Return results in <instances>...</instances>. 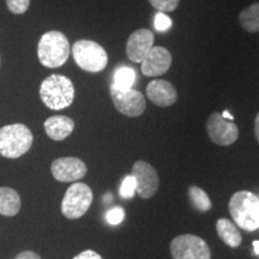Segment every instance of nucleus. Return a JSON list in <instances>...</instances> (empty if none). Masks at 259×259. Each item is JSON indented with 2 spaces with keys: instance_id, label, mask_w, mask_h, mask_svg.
Instances as JSON below:
<instances>
[{
  "instance_id": "obj_24",
  "label": "nucleus",
  "mask_w": 259,
  "mask_h": 259,
  "mask_svg": "<svg viewBox=\"0 0 259 259\" xmlns=\"http://www.w3.org/2000/svg\"><path fill=\"white\" fill-rule=\"evenodd\" d=\"M107 222L112 226H116V225H120V223L124 221L125 219V210L121 208V206H115L109 210L107 212Z\"/></svg>"
},
{
  "instance_id": "obj_30",
  "label": "nucleus",
  "mask_w": 259,
  "mask_h": 259,
  "mask_svg": "<svg viewBox=\"0 0 259 259\" xmlns=\"http://www.w3.org/2000/svg\"><path fill=\"white\" fill-rule=\"evenodd\" d=\"M223 118H226V119H228V120H232L233 121V116L231 115V114H229V113L228 112H223Z\"/></svg>"
},
{
  "instance_id": "obj_1",
  "label": "nucleus",
  "mask_w": 259,
  "mask_h": 259,
  "mask_svg": "<svg viewBox=\"0 0 259 259\" xmlns=\"http://www.w3.org/2000/svg\"><path fill=\"white\" fill-rule=\"evenodd\" d=\"M74 94L72 80L63 74H51L40 87L42 102L53 111H60L72 105Z\"/></svg>"
},
{
  "instance_id": "obj_11",
  "label": "nucleus",
  "mask_w": 259,
  "mask_h": 259,
  "mask_svg": "<svg viewBox=\"0 0 259 259\" xmlns=\"http://www.w3.org/2000/svg\"><path fill=\"white\" fill-rule=\"evenodd\" d=\"M52 176L60 183H74L85 177L87 164L77 157H60L51 166Z\"/></svg>"
},
{
  "instance_id": "obj_15",
  "label": "nucleus",
  "mask_w": 259,
  "mask_h": 259,
  "mask_svg": "<svg viewBox=\"0 0 259 259\" xmlns=\"http://www.w3.org/2000/svg\"><path fill=\"white\" fill-rule=\"evenodd\" d=\"M44 126L48 137L56 142H61L73 132L74 121L69 116L53 115L45 121Z\"/></svg>"
},
{
  "instance_id": "obj_5",
  "label": "nucleus",
  "mask_w": 259,
  "mask_h": 259,
  "mask_svg": "<svg viewBox=\"0 0 259 259\" xmlns=\"http://www.w3.org/2000/svg\"><path fill=\"white\" fill-rule=\"evenodd\" d=\"M73 59L80 69L90 73L101 72L108 64V56L101 45L92 40H78L72 46Z\"/></svg>"
},
{
  "instance_id": "obj_21",
  "label": "nucleus",
  "mask_w": 259,
  "mask_h": 259,
  "mask_svg": "<svg viewBox=\"0 0 259 259\" xmlns=\"http://www.w3.org/2000/svg\"><path fill=\"white\" fill-rule=\"evenodd\" d=\"M149 3L154 9L167 14V12L174 11L179 6L180 0H149Z\"/></svg>"
},
{
  "instance_id": "obj_9",
  "label": "nucleus",
  "mask_w": 259,
  "mask_h": 259,
  "mask_svg": "<svg viewBox=\"0 0 259 259\" xmlns=\"http://www.w3.org/2000/svg\"><path fill=\"white\" fill-rule=\"evenodd\" d=\"M206 132L212 143L228 147L239 137V128L234 122L223 118L221 113L213 112L206 121Z\"/></svg>"
},
{
  "instance_id": "obj_17",
  "label": "nucleus",
  "mask_w": 259,
  "mask_h": 259,
  "mask_svg": "<svg viewBox=\"0 0 259 259\" xmlns=\"http://www.w3.org/2000/svg\"><path fill=\"white\" fill-rule=\"evenodd\" d=\"M216 231L221 240L229 247H238L241 244V234L236 226L227 219H219L216 222Z\"/></svg>"
},
{
  "instance_id": "obj_22",
  "label": "nucleus",
  "mask_w": 259,
  "mask_h": 259,
  "mask_svg": "<svg viewBox=\"0 0 259 259\" xmlns=\"http://www.w3.org/2000/svg\"><path fill=\"white\" fill-rule=\"evenodd\" d=\"M136 193V180L135 178L130 174V176L125 177L122 180V184L120 186V196L122 198H132Z\"/></svg>"
},
{
  "instance_id": "obj_23",
  "label": "nucleus",
  "mask_w": 259,
  "mask_h": 259,
  "mask_svg": "<svg viewBox=\"0 0 259 259\" xmlns=\"http://www.w3.org/2000/svg\"><path fill=\"white\" fill-rule=\"evenodd\" d=\"M6 6L12 14L22 15L27 12V10L30 6L31 0H5Z\"/></svg>"
},
{
  "instance_id": "obj_29",
  "label": "nucleus",
  "mask_w": 259,
  "mask_h": 259,
  "mask_svg": "<svg viewBox=\"0 0 259 259\" xmlns=\"http://www.w3.org/2000/svg\"><path fill=\"white\" fill-rule=\"evenodd\" d=\"M253 248H254L255 254H258V255H259V241H258V240L253 241Z\"/></svg>"
},
{
  "instance_id": "obj_25",
  "label": "nucleus",
  "mask_w": 259,
  "mask_h": 259,
  "mask_svg": "<svg viewBox=\"0 0 259 259\" xmlns=\"http://www.w3.org/2000/svg\"><path fill=\"white\" fill-rule=\"evenodd\" d=\"M155 27L158 31H166L171 27V19L163 12H158L155 16Z\"/></svg>"
},
{
  "instance_id": "obj_16",
  "label": "nucleus",
  "mask_w": 259,
  "mask_h": 259,
  "mask_svg": "<svg viewBox=\"0 0 259 259\" xmlns=\"http://www.w3.org/2000/svg\"><path fill=\"white\" fill-rule=\"evenodd\" d=\"M21 205V197L17 191L10 187H0V215L8 218L17 215Z\"/></svg>"
},
{
  "instance_id": "obj_27",
  "label": "nucleus",
  "mask_w": 259,
  "mask_h": 259,
  "mask_svg": "<svg viewBox=\"0 0 259 259\" xmlns=\"http://www.w3.org/2000/svg\"><path fill=\"white\" fill-rule=\"evenodd\" d=\"M15 259H42L40 255H38L36 252L34 251H23L21 253H18L16 255Z\"/></svg>"
},
{
  "instance_id": "obj_6",
  "label": "nucleus",
  "mask_w": 259,
  "mask_h": 259,
  "mask_svg": "<svg viewBox=\"0 0 259 259\" xmlns=\"http://www.w3.org/2000/svg\"><path fill=\"white\" fill-rule=\"evenodd\" d=\"M93 198V191L87 184L74 183L65 192L61 202V212L69 220L82 218L92 205Z\"/></svg>"
},
{
  "instance_id": "obj_20",
  "label": "nucleus",
  "mask_w": 259,
  "mask_h": 259,
  "mask_svg": "<svg viewBox=\"0 0 259 259\" xmlns=\"http://www.w3.org/2000/svg\"><path fill=\"white\" fill-rule=\"evenodd\" d=\"M135 79H136L135 70L124 66L115 71L113 84L120 89H131Z\"/></svg>"
},
{
  "instance_id": "obj_4",
  "label": "nucleus",
  "mask_w": 259,
  "mask_h": 259,
  "mask_svg": "<svg viewBox=\"0 0 259 259\" xmlns=\"http://www.w3.org/2000/svg\"><path fill=\"white\" fill-rule=\"evenodd\" d=\"M34 136L27 125L10 124L0 128V155L6 158H18L30 150Z\"/></svg>"
},
{
  "instance_id": "obj_2",
  "label": "nucleus",
  "mask_w": 259,
  "mask_h": 259,
  "mask_svg": "<svg viewBox=\"0 0 259 259\" xmlns=\"http://www.w3.org/2000/svg\"><path fill=\"white\" fill-rule=\"evenodd\" d=\"M70 42L61 31L51 30L42 35L37 44L40 63L48 69L63 66L70 57Z\"/></svg>"
},
{
  "instance_id": "obj_7",
  "label": "nucleus",
  "mask_w": 259,
  "mask_h": 259,
  "mask_svg": "<svg viewBox=\"0 0 259 259\" xmlns=\"http://www.w3.org/2000/svg\"><path fill=\"white\" fill-rule=\"evenodd\" d=\"M173 259H211V250L202 238L184 234L174 238L170 242Z\"/></svg>"
},
{
  "instance_id": "obj_18",
  "label": "nucleus",
  "mask_w": 259,
  "mask_h": 259,
  "mask_svg": "<svg viewBox=\"0 0 259 259\" xmlns=\"http://www.w3.org/2000/svg\"><path fill=\"white\" fill-rule=\"evenodd\" d=\"M239 22L246 31L259 32V3H254L242 10L239 15Z\"/></svg>"
},
{
  "instance_id": "obj_14",
  "label": "nucleus",
  "mask_w": 259,
  "mask_h": 259,
  "mask_svg": "<svg viewBox=\"0 0 259 259\" xmlns=\"http://www.w3.org/2000/svg\"><path fill=\"white\" fill-rule=\"evenodd\" d=\"M147 96L158 107H170L178 101L176 87L164 79L151 80L147 85Z\"/></svg>"
},
{
  "instance_id": "obj_3",
  "label": "nucleus",
  "mask_w": 259,
  "mask_h": 259,
  "mask_svg": "<svg viewBox=\"0 0 259 259\" xmlns=\"http://www.w3.org/2000/svg\"><path fill=\"white\" fill-rule=\"evenodd\" d=\"M229 212L234 222L247 232L259 228V198L250 191H238L229 200Z\"/></svg>"
},
{
  "instance_id": "obj_19",
  "label": "nucleus",
  "mask_w": 259,
  "mask_h": 259,
  "mask_svg": "<svg viewBox=\"0 0 259 259\" xmlns=\"http://www.w3.org/2000/svg\"><path fill=\"white\" fill-rule=\"evenodd\" d=\"M189 198L194 209H197L200 212L209 211L212 208V203L210 200L206 192L198 186H190L189 187Z\"/></svg>"
},
{
  "instance_id": "obj_8",
  "label": "nucleus",
  "mask_w": 259,
  "mask_h": 259,
  "mask_svg": "<svg viewBox=\"0 0 259 259\" xmlns=\"http://www.w3.org/2000/svg\"><path fill=\"white\" fill-rule=\"evenodd\" d=\"M111 99L116 111L130 118H137L145 111V97L141 92L134 89H120L111 85Z\"/></svg>"
},
{
  "instance_id": "obj_13",
  "label": "nucleus",
  "mask_w": 259,
  "mask_h": 259,
  "mask_svg": "<svg viewBox=\"0 0 259 259\" xmlns=\"http://www.w3.org/2000/svg\"><path fill=\"white\" fill-rule=\"evenodd\" d=\"M171 54L167 48L154 46L142 61V73L147 77L162 76L169 70Z\"/></svg>"
},
{
  "instance_id": "obj_26",
  "label": "nucleus",
  "mask_w": 259,
  "mask_h": 259,
  "mask_svg": "<svg viewBox=\"0 0 259 259\" xmlns=\"http://www.w3.org/2000/svg\"><path fill=\"white\" fill-rule=\"evenodd\" d=\"M73 259H102V257L95 251L85 250V251L80 252L79 254H77Z\"/></svg>"
},
{
  "instance_id": "obj_12",
  "label": "nucleus",
  "mask_w": 259,
  "mask_h": 259,
  "mask_svg": "<svg viewBox=\"0 0 259 259\" xmlns=\"http://www.w3.org/2000/svg\"><path fill=\"white\" fill-rule=\"evenodd\" d=\"M154 32L149 29H138L132 32L126 42V54L132 63H142L154 47Z\"/></svg>"
},
{
  "instance_id": "obj_28",
  "label": "nucleus",
  "mask_w": 259,
  "mask_h": 259,
  "mask_svg": "<svg viewBox=\"0 0 259 259\" xmlns=\"http://www.w3.org/2000/svg\"><path fill=\"white\" fill-rule=\"evenodd\" d=\"M254 135L259 143V113L257 114V116H255V120H254Z\"/></svg>"
},
{
  "instance_id": "obj_10",
  "label": "nucleus",
  "mask_w": 259,
  "mask_h": 259,
  "mask_svg": "<svg viewBox=\"0 0 259 259\" xmlns=\"http://www.w3.org/2000/svg\"><path fill=\"white\" fill-rule=\"evenodd\" d=\"M131 176L136 180V192L141 198L154 197L158 190L160 179L155 168L145 161H136L132 166Z\"/></svg>"
}]
</instances>
